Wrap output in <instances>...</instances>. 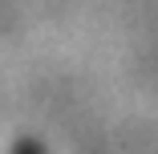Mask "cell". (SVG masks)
<instances>
[{"label":"cell","mask_w":158,"mask_h":154,"mask_svg":"<svg viewBox=\"0 0 158 154\" xmlns=\"http://www.w3.org/2000/svg\"><path fill=\"white\" fill-rule=\"evenodd\" d=\"M12 154H45V150H41V146H37V142H20V146H16V150H12Z\"/></svg>","instance_id":"obj_1"}]
</instances>
